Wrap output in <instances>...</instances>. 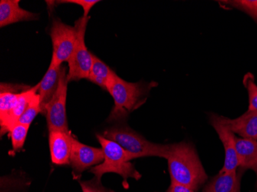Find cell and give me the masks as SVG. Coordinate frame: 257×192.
<instances>
[{"instance_id": "cell-11", "label": "cell", "mask_w": 257, "mask_h": 192, "mask_svg": "<svg viewBox=\"0 0 257 192\" xmlns=\"http://www.w3.org/2000/svg\"><path fill=\"white\" fill-rule=\"evenodd\" d=\"M20 0H1L0 1V27L20 23L35 21L39 19V14H33L20 7Z\"/></svg>"}, {"instance_id": "cell-2", "label": "cell", "mask_w": 257, "mask_h": 192, "mask_svg": "<svg viewBox=\"0 0 257 192\" xmlns=\"http://www.w3.org/2000/svg\"><path fill=\"white\" fill-rule=\"evenodd\" d=\"M156 86V82H128L115 73L106 89L114 100L113 109L108 121L119 123L126 119L131 112L147 102L150 91Z\"/></svg>"}, {"instance_id": "cell-3", "label": "cell", "mask_w": 257, "mask_h": 192, "mask_svg": "<svg viewBox=\"0 0 257 192\" xmlns=\"http://www.w3.org/2000/svg\"><path fill=\"white\" fill-rule=\"evenodd\" d=\"M102 135L117 143L134 158L159 157L167 159L170 153V145L151 142L122 122L106 128Z\"/></svg>"}, {"instance_id": "cell-23", "label": "cell", "mask_w": 257, "mask_h": 192, "mask_svg": "<svg viewBox=\"0 0 257 192\" xmlns=\"http://www.w3.org/2000/svg\"><path fill=\"white\" fill-rule=\"evenodd\" d=\"M83 192H115L113 190L104 187L101 179L95 177L89 181H79Z\"/></svg>"}, {"instance_id": "cell-17", "label": "cell", "mask_w": 257, "mask_h": 192, "mask_svg": "<svg viewBox=\"0 0 257 192\" xmlns=\"http://www.w3.org/2000/svg\"><path fill=\"white\" fill-rule=\"evenodd\" d=\"M203 192H240V177L236 171L219 172L205 186Z\"/></svg>"}, {"instance_id": "cell-22", "label": "cell", "mask_w": 257, "mask_h": 192, "mask_svg": "<svg viewBox=\"0 0 257 192\" xmlns=\"http://www.w3.org/2000/svg\"><path fill=\"white\" fill-rule=\"evenodd\" d=\"M224 3L233 8L246 13L257 23V0H233Z\"/></svg>"}, {"instance_id": "cell-24", "label": "cell", "mask_w": 257, "mask_h": 192, "mask_svg": "<svg viewBox=\"0 0 257 192\" xmlns=\"http://www.w3.org/2000/svg\"><path fill=\"white\" fill-rule=\"evenodd\" d=\"M56 4H76L83 8L84 14L83 17H89V12L91 9L94 7L97 3H99L98 0H61V1H56Z\"/></svg>"}, {"instance_id": "cell-26", "label": "cell", "mask_w": 257, "mask_h": 192, "mask_svg": "<svg viewBox=\"0 0 257 192\" xmlns=\"http://www.w3.org/2000/svg\"><path fill=\"white\" fill-rule=\"evenodd\" d=\"M256 177H257V172H256Z\"/></svg>"}, {"instance_id": "cell-8", "label": "cell", "mask_w": 257, "mask_h": 192, "mask_svg": "<svg viewBox=\"0 0 257 192\" xmlns=\"http://www.w3.org/2000/svg\"><path fill=\"white\" fill-rule=\"evenodd\" d=\"M209 122L216 130L224 148V164L219 172L236 171L238 168V159L236 150V136L234 133L226 123L225 117L211 114L209 116Z\"/></svg>"}, {"instance_id": "cell-6", "label": "cell", "mask_w": 257, "mask_h": 192, "mask_svg": "<svg viewBox=\"0 0 257 192\" xmlns=\"http://www.w3.org/2000/svg\"><path fill=\"white\" fill-rule=\"evenodd\" d=\"M50 36L53 43L51 64L63 66L73 54L77 40V27L63 23L59 18L53 20Z\"/></svg>"}, {"instance_id": "cell-14", "label": "cell", "mask_w": 257, "mask_h": 192, "mask_svg": "<svg viewBox=\"0 0 257 192\" xmlns=\"http://www.w3.org/2000/svg\"><path fill=\"white\" fill-rule=\"evenodd\" d=\"M238 167L257 172V140L236 137Z\"/></svg>"}, {"instance_id": "cell-20", "label": "cell", "mask_w": 257, "mask_h": 192, "mask_svg": "<svg viewBox=\"0 0 257 192\" xmlns=\"http://www.w3.org/2000/svg\"><path fill=\"white\" fill-rule=\"evenodd\" d=\"M30 125L18 123L10 131L12 145L15 151H20L23 148L27 139Z\"/></svg>"}, {"instance_id": "cell-13", "label": "cell", "mask_w": 257, "mask_h": 192, "mask_svg": "<svg viewBox=\"0 0 257 192\" xmlns=\"http://www.w3.org/2000/svg\"><path fill=\"white\" fill-rule=\"evenodd\" d=\"M39 86H39L38 83L37 86L30 87V89H27V90L19 95L8 118H7L4 123L0 124L1 135L2 136L4 134L10 132L12 128H14L17 124H18L20 117L22 116L23 112H25L30 101L34 97L36 94L38 93Z\"/></svg>"}, {"instance_id": "cell-12", "label": "cell", "mask_w": 257, "mask_h": 192, "mask_svg": "<svg viewBox=\"0 0 257 192\" xmlns=\"http://www.w3.org/2000/svg\"><path fill=\"white\" fill-rule=\"evenodd\" d=\"M62 68L63 66H56L50 63L48 70L46 71L43 79L39 82L40 86L38 93L40 95L42 112L57 92L58 88L60 86Z\"/></svg>"}, {"instance_id": "cell-5", "label": "cell", "mask_w": 257, "mask_h": 192, "mask_svg": "<svg viewBox=\"0 0 257 192\" xmlns=\"http://www.w3.org/2000/svg\"><path fill=\"white\" fill-rule=\"evenodd\" d=\"M89 17H82L75 22L77 27V40L73 54L68 60V82L79 81L89 78L92 65V54L89 53L85 43V33Z\"/></svg>"}, {"instance_id": "cell-16", "label": "cell", "mask_w": 257, "mask_h": 192, "mask_svg": "<svg viewBox=\"0 0 257 192\" xmlns=\"http://www.w3.org/2000/svg\"><path fill=\"white\" fill-rule=\"evenodd\" d=\"M31 86L23 84L4 83L0 86V124L8 118L19 95Z\"/></svg>"}, {"instance_id": "cell-21", "label": "cell", "mask_w": 257, "mask_h": 192, "mask_svg": "<svg viewBox=\"0 0 257 192\" xmlns=\"http://www.w3.org/2000/svg\"><path fill=\"white\" fill-rule=\"evenodd\" d=\"M243 85L246 87L249 96V111H257V85L253 75L246 73L243 77Z\"/></svg>"}, {"instance_id": "cell-15", "label": "cell", "mask_w": 257, "mask_h": 192, "mask_svg": "<svg viewBox=\"0 0 257 192\" xmlns=\"http://www.w3.org/2000/svg\"><path fill=\"white\" fill-rule=\"evenodd\" d=\"M225 121L231 131L241 138L257 140V111L247 110L239 118H225Z\"/></svg>"}, {"instance_id": "cell-1", "label": "cell", "mask_w": 257, "mask_h": 192, "mask_svg": "<svg viewBox=\"0 0 257 192\" xmlns=\"http://www.w3.org/2000/svg\"><path fill=\"white\" fill-rule=\"evenodd\" d=\"M167 160L171 181L196 191L207 181V174L191 143L182 141L170 145Z\"/></svg>"}, {"instance_id": "cell-10", "label": "cell", "mask_w": 257, "mask_h": 192, "mask_svg": "<svg viewBox=\"0 0 257 192\" xmlns=\"http://www.w3.org/2000/svg\"><path fill=\"white\" fill-rule=\"evenodd\" d=\"M73 137L71 131H49V144L53 164L58 165L70 164Z\"/></svg>"}, {"instance_id": "cell-19", "label": "cell", "mask_w": 257, "mask_h": 192, "mask_svg": "<svg viewBox=\"0 0 257 192\" xmlns=\"http://www.w3.org/2000/svg\"><path fill=\"white\" fill-rule=\"evenodd\" d=\"M41 112L40 95H39V93H37L34 95V97L30 101L25 112H23V115L20 117L18 123L30 125V126L35 118Z\"/></svg>"}, {"instance_id": "cell-25", "label": "cell", "mask_w": 257, "mask_h": 192, "mask_svg": "<svg viewBox=\"0 0 257 192\" xmlns=\"http://www.w3.org/2000/svg\"><path fill=\"white\" fill-rule=\"evenodd\" d=\"M167 192H195L193 189L183 184L171 181L170 187Z\"/></svg>"}, {"instance_id": "cell-9", "label": "cell", "mask_w": 257, "mask_h": 192, "mask_svg": "<svg viewBox=\"0 0 257 192\" xmlns=\"http://www.w3.org/2000/svg\"><path fill=\"white\" fill-rule=\"evenodd\" d=\"M104 161L102 148L89 146L73 137L70 164L74 174H80L89 167L98 165Z\"/></svg>"}, {"instance_id": "cell-4", "label": "cell", "mask_w": 257, "mask_h": 192, "mask_svg": "<svg viewBox=\"0 0 257 192\" xmlns=\"http://www.w3.org/2000/svg\"><path fill=\"white\" fill-rule=\"evenodd\" d=\"M96 138L104 152V161L91 168L90 172L95 177L101 179L106 173H115L120 175L124 181L131 177L139 181L142 177V174L131 162V160L134 159L132 154L125 151L117 143L104 138L102 135H96Z\"/></svg>"}, {"instance_id": "cell-7", "label": "cell", "mask_w": 257, "mask_h": 192, "mask_svg": "<svg viewBox=\"0 0 257 192\" xmlns=\"http://www.w3.org/2000/svg\"><path fill=\"white\" fill-rule=\"evenodd\" d=\"M67 73L66 66H63L57 92L42 112L46 115L49 131H70L66 115V99L69 83Z\"/></svg>"}, {"instance_id": "cell-18", "label": "cell", "mask_w": 257, "mask_h": 192, "mask_svg": "<svg viewBox=\"0 0 257 192\" xmlns=\"http://www.w3.org/2000/svg\"><path fill=\"white\" fill-rule=\"evenodd\" d=\"M115 74V72L109 66L92 54V65L88 78L91 82L106 91L109 81Z\"/></svg>"}]
</instances>
